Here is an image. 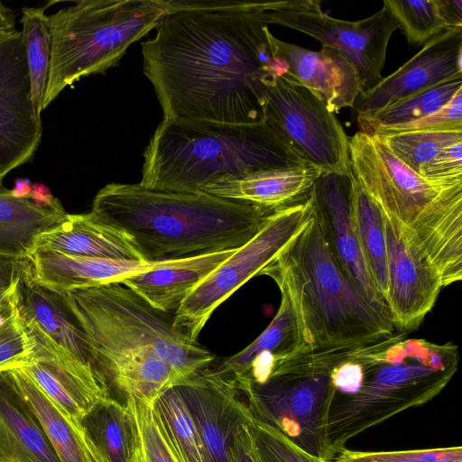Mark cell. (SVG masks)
I'll use <instances>...</instances> for the list:
<instances>
[{"label": "cell", "mask_w": 462, "mask_h": 462, "mask_svg": "<svg viewBox=\"0 0 462 462\" xmlns=\"http://www.w3.org/2000/svg\"><path fill=\"white\" fill-rule=\"evenodd\" d=\"M9 189H6L2 182H0V192H5V191H8Z\"/></svg>", "instance_id": "cell-49"}, {"label": "cell", "mask_w": 462, "mask_h": 462, "mask_svg": "<svg viewBox=\"0 0 462 462\" xmlns=\"http://www.w3.org/2000/svg\"><path fill=\"white\" fill-rule=\"evenodd\" d=\"M304 165L310 164L265 122L162 120L144 150L139 184L158 191L199 193L224 178Z\"/></svg>", "instance_id": "cell-5"}, {"label": "cell", "mask_w": 462, "mask_h": 462, "mask_svg": "<svg viewBox=\"0 0 462 462\" xmlns=\"http://www.w3.org/2000/svg\"><path fill=\"white\" fill-rule=\"evenodd\" d=\"M30 199L44 206H52L60 202V200L51 194L47 186L38 182L33 183L32 186Z\"/></svg>", "instance_id": "cell-45"}, {"label": "cell", "mask_w": 462, "mask_h": 462, "mask_svg": "<svg viewBox=\"0 0 462 462\" xmlns=\"http://www.w3.org/2000/svg\"><path fill=\"white\" fill-rule=\"evenodd\" d=\"M32 186V184L29 179H17L14 189H10V192L16 198L30 199Z\"/></svg>", "instance_id": "cell-47"}, {"label": "cell", "mask_w": 462, "mask_h": 462, "mask_svg": "<svg viewBox=\"0 0 462 462\" xmlns=\"http://www.w3.org/2000/svg\"><path fill=\"white\" fill-rule=\"evenodd\" d=\"M27 261L32 279L60 293L120 282L130 275L151 270L162 263L75 256L44 249H34Z\"/></svg>", "instance_id": "cell-20"}, {"label": "cell", "mask_w": 462, "mask_h": 462, "mask_svg": "<svg viewBox=\"0 0 462 462\" xmlns=\"http://www.w3.org/2000/svg\"><path fill=\"white\" fill-rule=\"evenodd\" d=\"M273 211L206 192L180 193L109 183L89 212L130 241L142 261L162 262L236 249Z\"/></svg>", "instance_id": "cell-3"}, {"label": "cell", "mask_w": 462, "mask_h": 462, "mask_svg": "<svg viewBox=\"0 0 462 462\" xmlns=\"http://www.w3.org/2000/svg\"><path fill=\"white\" fill-rule=\"evenodd\" d=\"M321 173L311 165L264 170L221 179L200 191L274 211L308 198Z\"/></svg>", "instance_id": "cell-22"}, {"label": "cell", "mask_w": 462, "mask_h": 462, "mask_svg": "<svg viewBox=\"0 0 462 462\" xmlns=\"http://www.w3.org/2000/svg\"><path fill=\"white\" fill-rule=\"evenodd\" d=\"M403 164L419 173L440 151L462 140V132H402L372 135Z\"/></svg>", "instance_id": "cell-35"}, {"label": "cell", "mask_w": 462, "mask_h": 462, "mask_svg": "<svg viewBox=\"0 0 462 462\" xmlns=\"http://www.w3.org/2000/svg\"><path fill=\"white\" fill-rule=\"evenodd\" d=\"M249 412L236 426L230 438L233 462H257Z\"/></svg>", "instance_id": "cell-42"}, {"label": "cell", "mask_w": 462, "mask_h": 462, "mask_svg": "<svg viewBox=\"0 0 462 462\" xmlns=\"http://www.w3.org/2000/svg\"><path fill=\"white\" fill-rule=\"evenodd\" d=\"M15 14L14 11L0 1V36L15 31Z\"/></svg>", "instance_id": "cell-46"}, {"label": "cell", "mask_w": 462, "mask_h": 462, "mask_svg": "<svg viewBox=\"0 0 462 462\" xmlns=\"http://www.w3.org/2000/svg\"><path fill=\"white\" fill-rule=\"evenodd\" d=\"M458 76H462V28L448 29L434 36L396 71L359 95L353 106L357 123Z\"/></svg>", "instance_id": "cell-16"}, {"label": "cell", "mask_w": 462, "mask_h": 462, "mask_svg": "<svg viewBox=\"0 0 462 462\" xmlns=\"http://www.w3.org/2000/svg\"><path fill=\"white\" fill-rule=\"evenodd\" d=\"M27 266V259L18 260L0 255V298L18 282Z\"/></svg>", "instance_id": "cell-43"}, {"label": "cell", "mask_w": 462, "mask_h": 462, "mask_svg": "<svg viewBox=\"0 0 462 462\" xmlns=\"http://www.w3.org/2000/svg\"><path fill=\"white\" fill-rule=\"evenodd\" d=\"M461 88L462 76L448 79L357 123L360 131L371 135L382 128L405 125L423 118L447 105Z\"/></svg>", "instance_id": "cell-33"}, {"label": "cell", "mask_w": 462, "mask_h": 462, "mask_svg": "<svg viewBox=\"0 0 462 462\" xmlns=\"http://www.w3.org/2000/svg\"><path fill=\"white\" fill-rule=\"evenodd\" d=\"M269 23L303 32L321 45L332 47L343 54L355 67L361 93L367 92L382 79L386 51L392 34L399 23L390 8L383 7L358 21H345L324 13L319 0L273 2L264 13Z\"/></svg>", "instance_id": "cell-11"}, {"label": "cell", "mask_w": 462, "mask_h": 462, "mask_svg": "<svg viewBox=\"0 0 462 462\" xmlns=\"http://www.w3.org/2000/svg\"><path fill=\"white\" fill-rule=\"evenodd\" d=\"M354 178L382 211L416 240L443 287L462 279V185L434 183L413 171L372 135L348 139Z\"/></svg>", "instance_id": "cell-7"}, {"label": "cell", "mask_w": 462, "mask_h": 462, "mask_svg": "<svg viewBox=\"0 0 462 462\" xmlns=\"http://www.w3.org/2000/svg\"><path fill=\"white\" fill-rule=\"evenodd\" d=\"M169 0H79L49 16L51 61L42 109L84 77L116 66L155 29Z\"/></svg>", "instance_id": "cell-8"}, {"label": "cell", "mask_w": 462, "mask_h": 462, "mask_svg": "<svg viewBox=\"0 0 462 462\" xmlns=\"http://www.w3.org/2000/svg\"><path fill=\"white\" fill-rule=\"evenodd\" d=\"M60 201L44 206L30 199L0 192V255L23 260L34 251L38 237L66 218Z\"/></svg>", "instance_id": "cell-26"}, {"label": "cell", "mask_w": 462, "mask_h": 462, "mask_svg": "<svg viewBox=\"0 0 462 462\" xmlns=\"http://www.w3.org/2000/svg\"><path fill=\"white\" fill-rule=\"evenodd\" d=\"M281 292L279 309L268 327L245 348L211 365L212 368L230 379L245 374L250 362L260 353L273 354L276 360L293 354L298 346L294 313L287 295Z\"/></svg>", "instance_id": "cell-30"}, {"label": "cell", "mask_w": 462, "mask_h": 462, "mask_svg": "<svg viewBox=\"0 0 462 462\" xmlns=\"http://www.w3.org/2000/svg\"><path fill=\"white\" fill-rule=\"evenodd\" d=\"M236 249L163 261L151 270L123 279L120 283L154 309L174 314L188 295Z\"/></svg>", "instance_id": "cell-21"}, {"label": "cell", "mask_w": 462, "mask_h": 462, "mask_svg": "<svg viewBox=\"0 0 462 462\" xmlns=\"http://www.w3.org/2000/svg\"><path fill=\"white\" fill-rule=\"evenodd\" d=\"M409 43L424 45L434 36L448 30L436 0H384Z\"/></svg>", "instance_id": "cell-36"}, {"label": "cell", "mask_w": 462, "mask_h": 462, "mask_svg": "<svg viewBox=\"0 0 462 462\" xmlns=\"http://www.w3.org/2000/svg\"><path fill=\"white\" fill-rule=\"evenodd\" d=\"M352 215L365 266L376 290L385 302L387 248L384 215L354 176L352 178Z\"/></svg>", "instance_id": "cell-28"}, {"label": "cell", "mask_w": 462, "mask_h": 462, "mask_svg": "<svg viewBox=\"0 0 462 462\" xmlns=\"http://www.w3.org/2000/svg\"><path fill=\"white\" fill-rule=\"evenodd\" d=\"M176 386L193 417L207 462H233L230 438L249 412L233 380L210 365Z\"/></svg>", "instance_id": "cell-18"}, {"label": "cell", "mask_w": 462, "mask_h": 462, "mask_svg": "<svg viewBox=\"0 0 462 462\" xmlns=\"http://www.w3.org/2000/svg\"><path fill=\"white\" fill-rule=\"evenodd\" d=\"M352 175L323 172L311 194L323 236L341 269L359 293L389 316L365 266L352 215ZM390 318V317H389Z\"/></svg>", "instance_id": "cell-17"}, {"label": "cell", "mask_w": 462, "mask_h": 462, "mask_svg": "<svg viewBox=\"0 0 462 462\" xmlns=\"http://www.w3.org/2000/svg\"><path fill=\"white\" fill-rule=\"evenodd\" d=\"M436 3L448 29L462 28L461 0H436Z\"/></svg>", "instance_id": "cell-44"}, {"label": "cell", "mask_w": 462, "mask_h": 462, "mask_svg": "<svg viewBox=\"0 0 462 462\" xmlns=\"http://www.w3.org/2000/svg\"><path fill=\"white\" fill-rule=\"evenodd\" d=\"M17 306L24 322L36 325L57 344L88 361L83 334L65 307L61 293L36 282L29 265L17 283Z\"/></svg>", "instance_id": "cell-27"}, {"label": "cell", "mask_w": 462, "mask_h": 462, "mask_svg": "<svg viewBox=\"0 0 462 462\" xmlns=\"http://www.w3.org/2000/svg\"><path fill=\"white\" fill-rule=\"evenodd\" d=\"M346 352L293 353L276 360L263 383L233 382L255 420L310 457L324 461L325 423L333 395L330 373Z\"/></svg>", "instance_id": "cell-9"}, {"label": "cell", "mask_w": 462, "mask_h": 462, "mask_svg": "<svg viewBox=\"0 0 462 462\" xmlns=\"http://www.w3.org/2000/svg\"><path fill=\"white\" fill-rule=\"evenodd\" d=\"M420 175L444 185L462 184V140L445 148L430 162L420 168Z\"/></svg>", "instance_id": "cell-40"}, {"label": "cell", "mask_w": 462, "mask_h": 462, "mask_svg": "<svg viewBox=\"0 0 462 462\" xmlns=\"http://www.w3.org/2000/svg\"><path fill=\"white\" fill-rule=\"evenodd\" d=\"M272 3L169 0L155 36L142 42L163 120L264 122L268 88L284 72L264 19Z\"/></svg>", "instance_id": "cell-1"}, {"label": "cell", "mask_w": 462, "mask_h": 462, "mask_svg": "<svg viewBox=\"0 0 462 462\" xmlns=\"http://www.w3.org/2000/svg\"><path fill=\"white\" fill-rule=\"evenodd\" d=\"M129 462H147L144 459V457L142 456V454L139 452V450L137 449L136 444H135L134 451L133 456Z\"/></svg>", "instance_id": "cell-48"}, {"label": "cell", "mask_w": 462, "mask_h": 462, "mask_svg": "<svg viewBox=\"0 0 462 462\" xmlns=\"http://www.w3.org/2000/svg\"><path fill=\"white\" fill-rule=\"evenodd\" d=\"M330 379L333 387L332 398L351 397L360 391L363 383V368L353 358L350 351L332 369Z\"/></svg>", "instance_id": "cell-41"}, {"label": "cell", "mask_w": 462, "mask_h": 462, "mask_svg": "<svg viewBox=\"0 0 462 462\" xmlns=\"http://www.w3.org/2000/svg\"><path fill=\"white\" fill-rule=\"evenodd\" d=\"M260 274L271 277L291 302L298 333L294 353L351 351L396 333L389 316L348 280L314 210L305 227Z\"/></svg>", "instance_id": "cell-4"}, {"label": "cell", "mask_w": 462, "mask_h": 462, "mask_svg": "<svg viewBox=\"0 0 462 462\" xmlns=\"http://www.w3.org/2000/svg\"><path fill=\"white\" fill-rule=\"evenodd\" d=\"M9 372L18 390L39 419L60 462H107L82 425L65 415L23 367Z\"/></svg>", "instance_id": "cell-25"}, {"label": "cell", "mask_w": 462, "mask_h": 462, "mask_svg": "<svg viewBox=\"0 0 462 462\" xmlns=\"http://www.w3.org/2000/svg\"><path fill=\"white\" fill-rule=\"evenodd\" d=\"M383 215L387 248L385 303L395 331L407 334L423 322L443 283L438 269L411 234Z\"/></svg>", "instance_id": "cell-13"}, {"label": "cell", "mask_w": 462, "mask_h": 462, "mask_svg": "<svg viewBox=\"0 0 462 462\" xmlns=\"http://www.w3.org/2000/svg\"><path fill=\"white\" fill-rule=\"evenodd\" d=\"M46 6L22 10V40L31 80L32 105L41 117L51 61V34Z\"/></svg>", "instance_id": "cell-31"}, {"label": "cell", "mask_w": 462, "mask_h": 462, "mask_svg": "<svg viewBox=\"0 0 462 462\" xmlns=\"http://www.w3.org/2000/svg\"><path fill=\"white\" fill-rule=\"evenodd\" d=\"M395 333L350 351L363 368L360 391L332 398L325 423L326 459L353 438L409 409L422 406L448 384L457 370V346Z\"/></svg>", "instance_id": "cell-6"}, {"label": "cell", "mask_w": 462, "mask_h": 462, "mask_svg": "<svg viewBox=\"0 0 462 462\" xmlns=\"http://www.w3.org/2000/svg\"><path fill=\"white\" fill-rule=\"evenodd\" d=\"M81 425L107 462L130 461L135 448V434L125 403L106 397L85 415Z\"/></svg>", "instance_id": "cell-29"}, {"label": "cell", "mask_w": 462, "mask_h": 462, "mask_svg": "<svg viewBox=\"0 0 462 462\" xmlns=\"http://www.w3.org/2000/svg\"><path fill=\"white\" fill-rule=\"evenodd\" d=\"M264 122L308 164L352 175L348 137L334 113L299 82L277 77L266 95Z\"/></svg>", "instance_id": "cell-12"}, {"label": "cell", "mask_w": 462, "mask_h": 462, "mask_svg": "<svg viewBox=\"0 0 462 462\" xmlns=\"http://www.w3.org/2000/svg\"><path fill=\"white\" fill-rule=\"evenodd\" d=\"M0 462H60L9 370L0 372Z\"/></svg>", "instance_id": "cell-23"}, {"label": "cell", "mask_w": 462, "mask_h": 462, "mask_svg": "<svg viewBox=\"0 0 462 462\" xmlns=\"http://www.w3.org/2000/svg\"><path fill=\"white\" fill-rule=\"evenodd\" d=\"M154 408L179 460L207 462L197 426L176 385L156 396Z\"/></svg>", "instance_id": "cell-32"}, {"label": "cell", "mask_w": 462, "mask_h": 462, "mask_svg": "<svg viewBox=\"0 0 462 462\" xmlns=\"http://www.w3.org/2000/svg\"><path fill=\"white\" fill-rule=\"evenodd\" d=\"M273 55L284 63V75L317 96L332 113L353 107L361 93L351 62L336 49L321 45L315 51L282 42L268 33Z\"/></svg>", "instance_id": "cell-19"}, {"label": "cell", "mask_w": 462, "mask_h": 462, "mask_svg": "<svg viewBox=\"0 0 462 462\" xmlns=\"http://www.w3.org/2000/svg\"><path fill=\"white\" fill-rule=\"evenodd\" d=\"M21 32L0 36V182L31 161L42 136Z\"/></svg>", "instance_id": "cell-14"}, {"label": "cell", "mask_w": 462, "mask_h": 462, "mask_svg": "<svg viewBox=\"0 0 462 462\" xmlns=\"http://www.w3.org/2000/svg\"><path fill=\"white\" fill-rule=\"evenodd\" d=\"M321 462H462V448L448 447L388 452L354 451L346 448Z\"/></svg>", "instance_id": "cell-37"}, {"label": "cell", "mask_w": 462, "mask_h": 462, "mask_svg": "<svg viewBox=\"0 0 462 462\" xmlns=\"http://www.w3.org/2000/svg\"><path fill=\"white\" fill-rule=\"evenodd\" d=\"M313 210L310 191L305 199L272 212L252 239L238 247L188 295L174 313V326L198 341L214 310L277 258L305 227Z\"/></svg>", "instance_id": "cell-10"}, {"label": "cell", "mask_w": 462, "mask_h": 462, "mask_svg": "<svg viewBox=\"0 0 462 462\" xmlns=\"http://www.w3.org/2000/svg\"><path fill=\"white\" fill-rule=\"evenodd\" d=\"M61 295L109 393L152 400L216 360L174 326V314L154 309L120 282Z\"/></svg>", "instance_id": "cell-2"}, {"label": "cell", "mask_w": 462, "mask_h": 462, "mask_svg": "<svg viewBox=\"0 0 462 462\" xmlns=\"http://www.w3.org/2000/svg\"><path fill=\"white\" fill-rule=\"evenodd\" d=\"M415 131L462 132V88L438 111L411 123L379 129L373 134Z\"/></svg>", "instance_id": "cell-39"}, {"label": "cell", "mask_w": 462, "mask_h": 462, "mask_svg": "<svg viewBox=\"0 0 462 462\" xmlns=\"http://www.w3.org/2000/svg\"><path fill=\"white\" fill-rule=\"evenodd\" d=\"M23 323L35 349L32 360L23 368L65 415L81 424L99 401L110 396L107 388L90 362L57 344L36 325Z\"/></svg>", "instance_id": "cell-15"}, {"label": "cell", "mask_w": 462, "mask_h": 462, "mask_svg": "<svg viewBox=\"0 0 462 462\" xmlns=\"http://www.w3.org/2000/svg\"><path fill=\"white\" fill-rule=\"evenodd\" d=\"M17 283L0 298V372L27 365L34 355L35 341L18 310Z\"/></svg>", "instance_id": "cell-34"}, {"label": "cell", "mask_w": 462, "mask_h": 462, "mask_svg": "<svg viewBox=\"0 0 462 462\" xmlns=\"http://www.w3.org/2000/svg\"><path fill=\"white\" fill-rule=\"evenodd\" d=\"M257 462H321L310 457L272 427L252 416Z\"/></svg>", "instance_id": "cell-38"}, {"label": "cell", "mask_w": 462, "mask_h": 462, "mask_svg": "<svg viewBox=\"0 0 462 462\" xmlns=\"http://www.w3.org/2000/svg\"><path fill=\"white\" fill-rule=\"evenodd\" d=\"M35 249L75 256L142 261L124 234L97 221L90 213L68 214L60 225L38 237Z\"/></svg>", "instance_id": "cell-24"}]
</instances>
